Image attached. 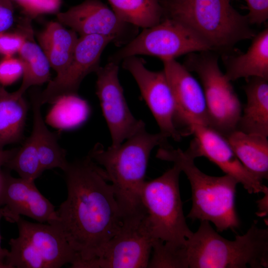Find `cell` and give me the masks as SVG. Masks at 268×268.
Wrapping results in <instances>:
<instances>
[{
    "mask_svg": "<svg viewBox=\"0 0 268 268\" xmlns=\"http://www.w3.org/2000/svg\"><path fill=\"white\" fill-rule=\"evenodd\" d=\"M63 171L67 196L50 224L60 230L76 254L71 268L100 254L120 229L123 215L104 172L88 156L68 162Z\"/></svg>",
    "mask_w": 268,
    "mask_h": 268,
    "instance_id": "cell-1",
    "label": "cell"
},
{
    "mask_svg": "<svg viewBox=\"0 0 268 268\" xmlns=\"http://www.w3.org/2000/svg\"><path fill=\"white\" fill-rule=\"evenodd\" d=\"M168 138L160 132L149 133L145 127L118 146L105 148L97 143L89 151L87 156L101 166L111 183L123 216L144 208L141 193L151 152L168 144Z\"/></svg>",
    "mask_w": 268,
    "mask_h": 268,
    "instance_id": "cell-2",
    "label": "cell"
},
{
    "mask_svg": "<svg viewBox=\"0 0 268 268\" xmlns=\"http://www.w3.org/2000/svg\"><path fill=\"white\" fill-rule=\"evenodd\" d=\"M184 268H266L268 229L253 224L243 235L229 240L207 221L187 239L183 251Z\"/></svg>",
    "mask_w": 268,
    "mask_h": 268,
    "instance_id": "cell-3",
    "label": "cell"
},
{
    "mask_svg": "<svg viewBox=\"0 0 268 268\" xmlns=\"http://www.w3.org/2000/svg\"><path fill=\"white\" fill-rule=\"evenodd\" d=\"M156 157L172 162L184 173L192 190V206L187 217L193 220L212 223L219 232L240 226L235 208L238 181L232 176H212L201 171L195 158L186 150L175 148L169 144L159 147Z\"/></svg>",
    "mask_w": 268,
    "mask_h": 268,
    "instance_id": "cell-4",
    "label": "cell"
},
{
    "mask_svg": "<svg viewBox=\"0 0 268 268\" xmlns=\"http://www.w3.org/2000/svg\"><path fill=\"white\" fill-rule=\"evenodd\" d=\"M163 18L178 21L188 28L212 50L230 52L240 41L256 34L246 15H242L229 0H159Z\"/></svg>",
    "mask_w": 268,
    "mask_h": 268,
    "instance_id": "cell-5",
    "label": "cell"
},
{
    "mask_svg": "<svg viewBox=\"0 0 268 268\" xmlns=\"http://www.w3.org/2000/svg\"><path fill=\"white\" fill-rule=\"evenodd\" d=\"M181 172L174 164L159 177L145 181L141 193V203L153 238L174 248L185 247L193 233L183 212L179 188Z\"/></svg>",
    "mask_w": 268,
    "mask_h": 268,
    "instance_id": "cell-6",
    "label": "cell"
},
{
    "mask_svg": "<svg viewBox=\"0 0 268 268\" xmlns=\"http://www.w3.org/2000/svg\"><path fill=\"white\" fill-rule=\"evenodd\" d=\"M18 236L9 241L7 268H59L78 259L65 237L54 225L33 223L19 216Z\"/></svg>",
    "mask_w": 268,
    "mask_h": 268,
    "instance_id": "cell-7",
    "label": "cell"
},
{
    "mask_svg": "<svg viewBox=\"0 0 268 268\" xmlns=\"http://www.w3.org/2000/svg\"><path fill=\"white\" fill-rule=\"evenodd\" d=\"M206 51L188 54L184 66L200 78L206 101L208 127L226 136L236 130L242 104L219 66L216 54Z\"/></svg>",
    "mask_w": 268,
    "mask_h": 268,
    "instance_id": "cell-8",
    "label": "cell"
},
{
    "mask_svg": "<svg viewBox=\"0 0 268 268\" xmlns=\"http://www.w3.org/2000/svg\"><path fill=\"white\" fill-rule=\"evenodd\" d=\"M153 240L144 208L123 216L120 229L100 254L76 264L73 268H147Z\"/></svg>",
    "mask_w": 268,
    "mask_h": 268,
    "instance_id": "cell-9",
    "label": "cell"
},
{
    "mask_svg": "<svg viewBox=\"0 0 268 268\" xmlns=\"http://www.w3.org/2000/svg\"><path fill=\"white\" fill-rule=\"evenodd\" d=\"M210 46L181 23L163 18L157 24L143 29L133 40L113 54L109 62L119 64L137 55L158 57L162 60L194 52L212 51Z\"/></svg>",
    "mask_w": 268,
    "mask_h": 268,
    "instance_id": "cell-10",
    "label": "cell"
},
{
    "mask_svg": "<svg viewBox=\"0 0 268 268\" xmlns=\"http://www.w3.org/2000/svg\"><path fill=\"white\" fill-rule=\"evenodd\" d=\"M122 66L135 80L160 132L176 141L183 136L176 101L164 70L152 71L136 56L124 59Z\"/></svg>",
    "mask_w": 268,
    "mask_h": 268,
    "instance_id": "cell-11",
    "label": "cell"
},
{
    "mask_svg": "<svg viewBox=\"0 0 268 268\" xmlns=\"http://www.w3.org/2000/svg\"><path fill=\"white\" fill-rule=\"evenodd\" d=\"M112 37L99 35L80 36L68 66L51 79L46 88L36 96L41 105L54 103L60 98L76 95L83 79L100 67L101 56Z\"/></svg>",
    "mask_w": 268,
    "mask_h": 268,
    "instance_id": "cell-12",
    "label": "cell"
},
{
    "mask_svg": "<svg viewBox=\"0 0 268 268\" xmlns=\"http://www.w3.org/2000/svg\"><path fill=\"white\" fill-rule=\"evenodd\" d=\"M119 64L108 62L96 71V94L108 127L111 146H116L141 128L145 123L132 113L119 79Z\"/></svg>",
    "mask_w": 268,
    "mask_h": 268,
    "instance_id": "cell-13",
    "label": "cell"
},
{
    "mask_svg": "<svg viewBox=\"0 0 268 268\" xmlns=\"http://www.w3.org/2000/svg\"><path fill=\"white\" fill-rule=\"evenodd\" d=\"M57 21L80 36L111 37L117 46H123L138 34V27L122 21L99 0H85L56 15Z\"/></svg>",
    "mask_w": 268,
    "mask_h": 268,
    "instance_id": "cell-14",
    "label": "cell"
},
{
    "mask_svg": "<svg viewBox=\"0 0 268 268\" xmlns=\"http://www.w3.org/2000/svg\"><path fill=\"white\" fill-rule=\"evenodd\" d=\"M194 135L186 150L193 158L204 157L225 174L237 180L250 194L264 193L268 188L242 165L225 136L210 127L196 123L190 126Z\"/></svg>",
    "mask_w": 268,
    "mask_h": 268,
    "instance_id": "cell-15",
    "label": "cell"
},
{
    "mask_svg": "<svg viewBox=\"0 0 268 268\" xmlns=\"http://www.w3.org/2000/svg\"><path fill=\"white\" fill-rule=\"evenodd\" d=\"M2 217L14 223L21 215L40 223L51 224L57 218L55 206L41 194L34 182L12 177L2 172L0 176V206Z\"/></svg>",
    "mask_w": 268,
    "mask_h": 268,
    "instance_id": "cell-16",
    "label": "cell"
},
{
    "mask_svg": "<svg viewBox=\"0 0 268 268\" xmlns=\"http://www.w3.org/2000/svg\"><path fill=\"white\" fill-rule=\"evenodd\" d=\"M162 61L163 70L176 101L184 135L190 134V126L192 123L208 126L207 106L201 84L175 59Z\"/></svg>",
    "mask_w": 268,
    "mask_h": 268,
    "instance_id": "cell-17",
    "label": "cell"
},
{
    "mask_svg": "<svg viewBox=\"0 0 268 268\" xmlns=\"http://www.w3.org/2000/svg\"><path fill=\"white\" fill-rule=\"evenodd\" d=\"M223 55V61L227 79L260 77L268 79V29L266 28L253 38L247 51L241 54Z\"/></svg>",
    "mask_w": 268,
    "mask_h": 268,
    "instance_id": "cell-18",
    "label": "cell"
},
{
    "mask_svg": "<svg viewBox=\"0 0 268 268\" xmlns=\"http://www.w3.org/2000/svg\"><path fill=\"white\" fill-rule=\"evenodd\" d=\"M243 87L246 103L242 107L236 130L268 136V79L252 77Z\"/></svg>",
    "mask_w": 268,
    "mask_h": 268,
    "instance_id": "cell-19",
    "label": "cell"
},
{
    "mask_svg": "<svg viewBox=\"0 0 268 268\" xmlns=\"http://www.w3.org/2000/svg\"><path fill=\"white\" fill-rule=\"evenodd\" d=\"M20 25L25 35V41L18 52L23 66V79L20 87L15 91L23 95L30 87L49 82L51 80V67L42 48L34 39L31 19L25 17Z\"/></svg>",
    "mask_w": 268,
    "mask_h": 268,
    "instance_id": "cell-20",
    "label": "cell"
},
{
    "mask_svg": "<svg viewBox=\"0 0 268 268\" xmlns=\"http://www.w3.org/2000/svg\"><path fill=\"white\" fill-rule=\"evenodd\" d=\"M238 159L261 181L268 178V137L235 130L225 136Z\"/></svg>",
    "mask_w": 268,
    "mask_h": 268,
    "instance_id": "cell-21",
    "label": "cell"
},
{
    "mask_svg": "<svg viewBox=\"0 0 268 268\" xmlns=\"http://www.w3.org/2000/svg\"><path fill=\"white\" fill-rule=\"evenodd\" d=\"M64 26L58 21H51L37 37L40 46L57 75L68 66L78 39L74 31Z\"/></svg>",
    "mask_w": 268,
    "mask_h": 268,
    "instance_id": "cell-22",
    "label": "cell"
},
{
    "mask_svg": "<svg viewBox=\"0 0 268 268\" xmlns=\"http://www.w3.org/2000/svg\"><path fill=\"white\" fill-rule=\"evenodd\" d=\"M33 125L31 134L33 135L38 150L40 163L43 171L59 168L63 171L68 161L65 149L58 143L57 134L49 130L42 118L41 105L35 94L31 97Z\"/></svg>",
    "mask_w": 268,
    "mask_h": 268,
    "instance_id": "cell-23",
    "label": "cell"
},
{
    "mask_svg": "<svg viewBox=\"0 0 268 268\" xmlns=\"http://www.w3.org/2000/svg\"><path fill=\"white\" fill-rule=\"evenodd\" d=\"M28 111L23 95L16 91L0 94V148L22 137Z\"/></svg>",
    "mask_w": 268,
    "mask_h": 268,
    "instance_id": "cell-24",
    "label": "cell"
},
{
    "mask_svg": "<svg viewBox=\"0 0 268 268\" xmlns=\"http://www.w3.org/2000/svg\"><path fill=\"white\" fill-rule=\"evenodd\" d=\"M113 11L122 21L143 29L163 18L159 0H108Z\"/></svg>",
    "mask_w": 268,
    "mask_h": 268,
    "instance_id": "cell-25",
    "label": "cell"
},
{
    "mask_svg": "<svg viewBox=\"0 0 268 268\" xmlns=\"http://www.w3.org/2000/svg\"><path fill=\"white\" fill-rule=\"evenodd\" d=\"M16 172L20 177L34 182L43 173L36 143L31 134L21 147L16 150L6 164Z\"/></svg>",
    "mask_w": 268,
    "mask_h": 268,
    "instance_id": "cell-26",
    "label": "cell"
},
{
    "mask_svg": "<svg viewBox=\"0 0 268 268\" xmlns=\"http://www.w3.org/2000/svg\"><path fill=\"white\" fill-rule=\"evenodd\" d=\"M16 3L27 17L32 19L44 14H57L62 0H18Z\"/></svg>",
    "mask_w": 268,
    "mask_h": 268,
    "instance_id": "cell-27",
    "label": "cell"
},
{
    "mask_svg": "<svg viewBox=\"0 0 268 268\" xmlns=\"http://www.w3.org/2000/svg\"><path fill=\"white\" fill-rule=\"evenodd\" d=\"M23 72L19 58L4 57L0 60V84L3 86L11 84L22 76Z\"/></svg>",
    "mask_w": 268,
    "mask_h": 268,
    "instance_id": "cell-28",
    "label": "cell"
},
{
    "mask_svg": "<svg viewBox=\"0 0 268 268\" xmlns=\"http://www.w3.org/2000/svg\"><path fill=\"white\" fill-rule=\"evenodd\" d=\"M18 26L17 31L0 32V55L10 57L18 53L25 39L23 28Z\"/></svg>",
    "mask_w": 268,
    "mask_h": 268,
    "instance_id": "cell-29",
    "label": "cell"
},
{
    "mask_svg": "<svg viewBox=\"0 0 268 268\" xmlns=\"http://www.w3.org/2000/svg\"><path fill=\"white\" fill-rule=\"evenodd\" d=\"M249 12L246 15L250 24L261 25L268 18V0H245Z\"/></svg>",
    "mask_w": 268,
    "mask_h": 268,
    "instance_id": "cell-30",
    "label": "cell"
},
{
    "mask_svg": "<svg viewBox=\"0 0 268 268\" xmlns=\"http://www.w3.org/2000/svg\"><path fill=\"white\" fill-rule=\"evenodd\" d=\"M14 22L12 0H0V32L7 31Z\"/></svg>",
    "mask_w": 268,
    "mask_h": 268,
    "instance_id": "cell-31",
    "label": "cell"
},
{
    "mask_svg": "<svg viewBox=\"0 0 268 268\" xmlns=\"http://www.w3.org/2000/svg\"><path fill=\"white\" fill-rule=\"evenodd\" d=\"M15 150L16 149L5 151L0 148V171H1V167L6 164Z\"/></svg>",
    "mask_w": 268,
    "mask_h": 268,
    "instance_id": "cell-32",
    "label": "cell"
},
{
    "mask_svg": "<svg viewBox=\"0 0 268 268\" xmlns=\"http://www.w3.org/2000/svg\"><path fill=\"white\" fill-rule=\"evenodd\" d=\"M2 217L1 208L0 207V220ZM7 249H3L1 246V236L0 233V268H7L5 264V258L7 252Z\"/></svg>",
    "mask_w": 268,
    "mask_h": 268,
    "instance_id": "cell-33",
    "label": "cell"
},
{
    "mask_svg": "<svg viewBox=\"0 0 268 268\" xmlns=\"http://www.w3.org/2000/svg\"><path fill=\"white\" fill-rule=\"evenodd\" d=\"M5 91L6 90L5 89L4 87L0 84V94L5 92Z\"/></svg>",
    "mask_w": 268,
    "mask_h": 268,
    "instance_id": "cell-34",
    "label": "cell"
},
{
    "mask_svg": "<svg viewBox=\"0 0 268 268\" xmlns=\"http://www.w3.org/2000/svg\"><path fill=\"white\" fill-rule=\"evenodd\" d=\"M1 171H0V173H1Z\"/></svg>",
    "mask_w": 268,
    "mask_h": 268,
    "instance_id": "cell-35",
    "label": "cell"
},
{
    "mask_svg": "<svg viewBox=\"0 0 268 268\" xmlns=\"http://www.w3.org/2000/svg\"><path fill=\"white\" fill-rule=\"evenodd\" d=\"M229 0L230 1V0Z\"/></svg>",
    "mask_w": 268,
    "mask_h": 268,
    "instance_id": "cell-36",
    "label": "cell"
}]
</instances>
